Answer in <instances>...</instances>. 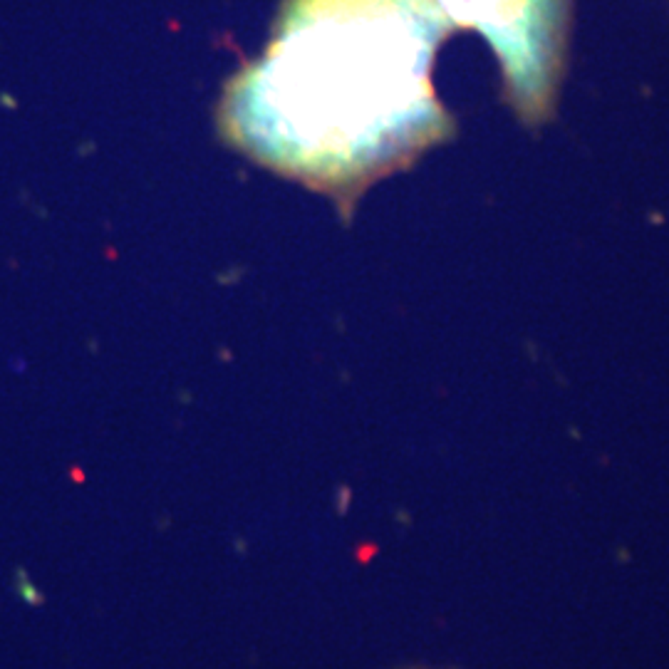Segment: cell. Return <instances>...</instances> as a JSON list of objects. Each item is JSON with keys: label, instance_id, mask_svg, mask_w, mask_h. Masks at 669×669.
Here are the masks:
<instances>
[{"label": "cell", "instance_id": "1", "mask_svg": "<svg viewBox=\"0 0 669 669\" xmlns=\"http://www.w3.org/2000/svg\"><path fill=\"white\" fill-rule=\"evenodd\" d=\"M451 33L436 0H283L265 52L226 84L221 134L350 211L454 137L431 82Z\"/></svg>", "mask_w": 669, "mask_h": 669}, {"label": "cell", "instance_id": "2", "mask_svg": "<svg viewBox=\"0 0 669 669\" xmlns=\"http://www.w3.org/2000/svg\"><path fill=\"white\" fill-rule=\"evenodd\" d=\"M454 30H476L501 67L503 99L526 127L555 117L575 0H436Z\"/></svg>", "mask_w": 669, "mask_h": 669}]
</instances>
